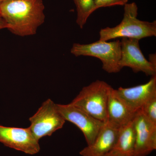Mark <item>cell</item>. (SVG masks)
<instances>
[{"label": "cell", "instance_id": "obj_11", "mask_svg": "<svg viewBox=\"0 0 156 156\" xmlns=\"http://www.w3.org/2000/svg\"><path fill=\"white\" fill-rule=\"evenodd\" d=\"M120 127L107 121L92 144L80 152L82 156H103L110 152L115 145Z\"/></svg>", "mask_w": 156, "mask_h": 156}, {"label": "cell", "instance_id": "obj_19", "mask_svg": "<svg viewBox=\"0 0 156 156\" xmlns=\"http://www.w3.org/2000/svg\"><path fill=\"white\" fill-rule=\"evenodd\" d=\"M103 156H126L114 151H111Z\"/></svg>", "mask_w": 156, "mask_h": 156}, {"label": "cell", "instance_id": "obj_1", "mask_svg": "<svg viewBox=\"0 0 156 156\" xmlns=\"http://www.w3.org/2000/svg\"><path fill=\"white\" fill-rule=\"evenodd\" d=\"M44 9L43 0H5L0 3V15L12 34L30 36L44 22Z\"/></svg>", "mask_w": 156, "mask_h": 156}, {"label": "cell", "instance_id": "obj_20", "mask_svg": "<svg viewBox=\"0 0 156 156\" xmlns=\"http://www.w3.org/2000/svg\"><path fill=\"white\" fill-rule=\"evenodd\" d=\"M4 1H5V0H0V3H2Z\"/></svg>", "mask_w": 156, "mask_h": 156}, {"label": "cell", "instance_id": "obj_8", "mask_svg": "<svg viewBox=\"0 0 156 156\" xmlns=\"http://www.w3.org/2000/svg\"><path fill=\"white\" fill-rule=\"evenodd\" d=\"M39 142L29 128L0 126V142L6 147L27 154L34 155L41 150Z\"/></svg>", "mask_w": 156, "mask_h": 156}, {"label": "cell", "instance_id": "obj_9", "mask_svg": "<svg viewBox=\"0 0 156 156\" xmlns=\"http://www.w3.org/2000/svg\"><path fill=\"white\" fill-rule=\"evenodd\" d=\"M136 140L133 156H147L156 149V125L140 110L134 119Z\"/></svg>", "mask_w": 156, "mask_h": 156}, {"label": "cell", "instance_id": "obj_13", "mask_svg": "<svg viewBox=\"0 0 156 156\" xmlns=\"http://www.w3.org/2000/svg\"><path fill=\"white\" fill-rule=\"evenodd\" d=\"M133 120L120 127L115 145L112 151L126 156H133L136 140Z\"/></svg>", "mask_w": 156, "mask_h": 156}, {"label": "cell", "instance_id": "obj_10", "mask_svg": "<svg viewBox=\"0 0 156 156\" xmlns=\"http://www.w3.org/2000/svg\"><path fill=\"white\" fill-rule=\"evenodd\" d=\"M115 91L120 99L136 113L151 97L156 95V75L151 76L145 84L130 88L120 87Z\"/></svg>", "mask_w": 156, "mask_h": 156}, {"label": "cell", "instance_id": "obj_6", "mask_svg": "<svg viewBox=\"0 0 156 156\" xmlns=\"http://www.w3.org/2000/svg\"><path fill=\"white\" fill-rule=\"evenodd\" d=\"M56 107L66 121L72 123L82 131L87 145L92 144L105 122L95 119L71 103L56 104Z\"/></svg>", "mask_w": 156, "mask_h": 156}, {"label": "cell", "instance_id": "obj_14", "mask_svg": "<svg viewBox=\"0 0 156 156\" xmlns=\"http://www.w3.org/2000/svg\"><path fill=\"white\" fill-rule=\"evenodd\" d=\"M77 11L76 20L77 25L82 29L86 24L91 14L96 10L95 0H73Z\"/></svg>", "mask_w": 156, "mask_h": 156}, {"label": "cell", "instance_id": "obj_17", "mask_svg": "<svg viewBox=\"0 0 156 156\" xmlns=\"http://www.w3.org/2000/svg\"><path fill=\"white\" fill-rule=\"evenodd\" d=\"M7 28V25L5 21L2 16L0 15V30L3 29Z\"/></svg>", "mask_w": 156, "mask_h": 156}, {"label": "cell", "instance_id": "obj_2", "mask_svg": "<svg viewBox=\"0 0 156 156\" xmlns=\"http://www.w3.org/2000/svg\"><path fill=\"white\" fill-rule=\"evenodd\" d=\"M138 7L135 2L124 5L123 19L119 25L113 27L101 29L99 32L100 41H108L118 38H128L140 40L156 36V21L148 22L137 18Z\"/></svg>", "mask_w": 156, "mask_h": 156}, {"label": "cell", "instance_id": "obj_5", "mask_svg": "<svg viewBox=\"0 0 156 156\" xmlns=\"http://www.w3.org/2000/svg\"><path fill=\"white\" fill-rule=\"evenodd\" d=\"M30 129L38 140L46 136H50L61 129L66 120L56 107V104L48 99L43 102L37 112L30 117Z\"/></svg>", "mask_w": 156, "mask_h": 156}, {"label": "cell", "instance_id": "obj_16", "mask_svg": "<svg viewBox=\"0 0 156 156\" xmlns=\"http://www.w3.org/2000/svg\"><path fill=\"white\" fill-rule=\"evenodd\" d=\"M128 0H95L97 9L115 5L124 6L128 3Z\"/></svg>", "mask_w": 156, "mask_h": 156}, {"label": "cell", "instance_id": "obj_15", "mask_svg": "<svg viewBox=\"0 0 156 156\" xmlns=\"http://www.w3.org/2000/svg\"><path fill=\"white\" fill-rule=\"evenodd\" d=\"M140 111L148 119L156 125V95L151 97Z\"/></svg>", "mask_w": 156, "mask_h": 156}, {"label": "cell", "instance_id": "obj_3", "mask_svg": "<svg viewBox=\"0 0 156 156\" xmlns=\"http://www.w3.org/2000/svg\"><path fill=\"white\" fill-rule=\"evenodd\" d=\"M112 88L105 81L97 80L84 87L70 103L105 122L107 121L108 101Z\"/></svg>", "mask_w": 156, "mask_h": 156}, {"label": "cell", "instance_id": "obj_4", "mask_svg": "<svg viewBox=\"0 0 156 156\" xmlns=\"http://www.w3.org/2000/svg\"><path fill=\"white\" fill-rule=\"evenodd\" d=\"M70 52L76 56H89L98 58L102 62L104 70L109 73H116L122 69L119 65L122 53L119 40L111 42L98 40L86 44L75 43Z\"/></svg>", "mask_w": 156, "mask_h": 156}, {"label": "cell", "instance_id": "obj_12", "mask_svg": "<svg viewBox=\"0 0 156 156\" xmlns=\"http://www.w3.org/2000/svg\"><path fill=\"white\" fill-rule=\"evenodd\" d=\"M107 112V121L119 127L132 121L136 114L120 99L113 88L109 96Z\"/></svg>", "mask_w": 156, "mask_h": 156}, {"label": "cell", "instance_id": "obj_18", "mask_svg": "<svg viewBox=\"0 0 156 156\" xmlns=\"http://www.w3.org/2000/svg\"><path fill=\"white\" fill-rule=\"evenodd\" d=\"M149 61L151 63L156 66V54H152L149 55Z\"/></svg>", "mask_w": 156, "mask_h": 156}, {"label": "cell", "instance_id": "obj_7", "mask_svg": "<svg viewBox=\"0 0 156 156\" xmlns=\"http://www.w3.org/2000/svg\"><path fill=\"white\" fill-rule=\"evenodd\" d=\"M139 40L122 38L121 42V58L119 65L123 68H130L135 73L141 72L147 76L156 75V66L151 63L143 54L139 45Z\"/></svg>", "mask_w": 156, "mask_h": 156}]
</instances>
